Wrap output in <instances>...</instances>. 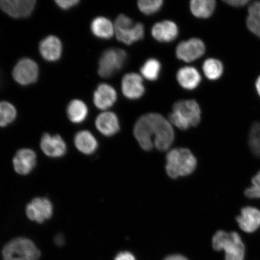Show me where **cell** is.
Wrapping results in <instances>:
<instances>
[{
  "instance_id": "obj_14",
  "label": "cell",
  "mask_w": 260,
  "mask_h": 260,
  "mask_svg": "<svg viewBox=\"0 0 260 260\" xmlns=\"http://www.w3.org/2000/svg\"><path fill=\"white\" fill-rule=\"evenodd\" d=\"M39 50L44 60L53 62L59 60L62 54V43L57 37L48 36L40 42Z\"/></svg>"
},
{
  "instance_id": "obj_19",
  "label": "cell",
  "mask_w": 260,
  "mask_h": 260,
  "mask_svg": "<svg viewBox=\"0 0 260 260\" xmlns=\"http://www.w3.org/2000/svg\"><path fill=\"white\" fill-rule=\"evenodd\" d=\"M95 126L104 136H112L119 131L120 124L118 116L112 112L105 111L97 116Z\"/></svg>"
},
{
  "instance_id": "obj_21",
  "label": "cell",
  "mask_w": 260,
  "mask_h": 260,
  "mask_svg": "<svg viewBox=\"0 0 260 260\" xmlns=\"http://www.w3.org/2000/svg\"><path fill=\"white\" fill-rule=\"evenodd\" d=\"M75 145L81 153L92 154L98 148V142L95 136L87 130L78 132L74 138Z\"/></svg>"
},
{
  "instance_id": "obj_31",
  "label": "cell",
  "mask_w": 260,
  "mask_h": 260,
  "mask_svg": "<svg viewBox=\"0 0 260 260\" xmlns=\"http://www.w3.org/2000/svg\"><path fill=\"white\" fill-rule=\"evenodd\" d=\"M246 25L248 30L256 37L260 38V19L247 16Z\"/></svg>"
},
{
  "instance_id": "obj_32",
  "label": "cell",
  "mask_w": 260,
  "mask_h": 260,
  "mask_svg": "<svg viewBox=\"0 0 260 260\" xmlns=\"http://www.w3.org/2000/svg\"><path fill=\"white\" fill-rule=\"evenodd\" d=\"M248 12L250 17L260 19V1L250 3Z\"/></svg>"
},
{
  "instance_id": "obj_9",
  "label": "cell",
  "mask_w": 260,
  "mask_h": 260,
  "mask_svg": "<svg viewBox=\"0 0 260 260\" xmlns=\"http://www.w3.org/2000/svg\"><path fill=\"white\" fill-rule=\"evenodd\" d=\"M206 45L199 38H191L177 45L175 53L179 60L190 63L202 57L206 53Z\"/></svg>"
},
{
  "instance_id": "obj_7",
  "label": "cell",
  "mask_w": 260,
  "mask_h": 260,
  "mask_svg": "<svg viewBox=\"0 0 260 260\" xmlns=\"http://www.w3.org/2000/svg\"><path fill=\"white\" fill-rule=\"evenodd\" d=\"M127 55L118 48H110L103 52L99 61L98 73L101 77H112L121 70L124 65Z\"/></svg>"
},
{
  "instance_id": "obj_12",
  "label": "cell",
  "mask_w": 260,
  "mask_h": 260,
  "mask_svg": "<svg viewBox=\"0 0 260 260\" xmlns=\"http://www.w3.org/2000/svg\"><path fill=\"white\" fill-rule=\"evenodd\" d=\"M121 89L126 99H139L145 92L142 76L134 73L125 74L122 78Z\"/></svg>"
},
{
  "instance_id": "obj_24",
  "label": "cell",
  "mask_w": 260,
  "mask_h": 260,
  "mask_svg": "<svg viewBox=\"0 0 260 260\" xmlns=\"http://www.w3.org/2000/svg\"><path fill=\"white\" fill-rule=\"evenodd\" d=\"M216 6L214 0H192L190 2L191 14L198 18H210L215 11Z\"/></svg>"
},
{
  "instance_id": "obj_20",
  "label": "cell",
  "mask_w": 260,
  "mask_h": 260,
  "mask_svg": "<svg viewBox=\"0 0 260 260\" xmlns=\"http://www.w3.org/2000/svg\"><path fill=\"white\" fill-rule=\"evenodd\" d=\"M178 83L183 89L191 90L196 89L201 82V76L196 68L184 67L180 68L177 74Z\"/></svg>"
},
{
  "instance_id": "obj_25",
  "label": "cell",
  "mask_w": 260,
  "mask_h": 260,
  "mask_svg": "<svg viewBox=\"0 0 260 260\" xmlns=\"http://www.w3.org/2000/svg\"><path fill=\"white\" fill-rule=\"evenodd\" d=\"M203 70L205 76L208 79L215 81L222 76L224 67L222 61L217 58H210L205 60Z\"/></svg>"
},
{
  "instance_id": "obj_5",
  "label": "cell",
  "mask_w": 260,
  "mask_h": 260,
  "mask_svg": "<svg viewBox=\"0 0 260 260\" xmlns=\"http://www.w3.org/2000/svg\"><path fill=\"white\" fill-rule=\"evenodd\" d=\"M2 255L3 260H38L41 252L31 240L19 237L6 244Z\"/></svg>"
},
{
  "instance_id": "obj_10",
  "label": "cell",
  "mask_w": 260,
  "mask_h": 260,
  "mask_svg": "<svg viewBox=\"0 0 260 260\" xmlns=\"http://www.w3.org/2000/svg\"><path fill=\"white\" fill-rule=\"evenodd\" d=\"M36 5L35 0H1L0 9L13 18H25L32 14Z\"/></svg>"
},
{
  "instance_id": "obj_16",
  "label": "cell",
  "mask_w": 260,
  "mask_h": 260,
  "mask_svg": "<svg viewBox=\"0 0 260 260\" xmlns=\"http://www.w3.org/2000/svg\"><path fill=\"white\" fill-rule=\"evenodd\" d=\"M117 92L110 84L102 83L98 86L93 93V101L96 108L106 110L115 105L117 100Z\"/></svg>"
},
{
  "instance_id": "obj_29",
  "label": "cell",
  "mask_w": 260,
  "mask_h": 260,
  "mask_svg": "<svg viewBox=\"0 0 260 260\" xmlns=\"http://www.w3.org/2000/svg\"><path fill=\"white\" fill-rule=\"evenodd\" d=\"M162 5V0H140L138 2L139 11L146 15L156 14L160 11Z\"/></svg>"
},
{
  "instance_id": "obj_11",
  "label": "cell",
  "mask_w": 260,
  "mask_h": 260,
  "mask_svg": "<svg viewBox=\"0 0 260 260\" xmlns=\"http://www.w3.org/2000/svg\"><path fill=\"white\" fill-rule=\"evenodd\" d=\"M25 211L29 219L41 223L53 216V206L47 198H37L28 203Z\"/></svg>"
},
{
  "instance_id": "obj_23",
  "label": "cell",
  "mask_w": 260,
  "mask_h": 260,
  "mask_svg": "<svg viewBox=\"0 0 260 260\" xmlns=\"http://www.w3.org/2000/svg\"><path fill=\"white\" fill-rule=\"evenodd\" d=\"M88 112L86 103L78 99L71 101L67 109L68 119L74 123H80L85 121Z\"/></svg>"
},
{
  "instance_id": "obj_3",
  "label": "cell",
  "mask_w": 260,
  "mask_h": 260,
  "mask_svg": "<svg viewBox=\"0 0 260 260\" xmlns=\"http://www.w3.org/2000/svg\"><path fill=\"white\" fill-rule=\"evenodd\" d=\"M166 170L169 176L173 178L186 176L193 173L197 168L196 158L189 149H174L167 155Z\"/></svg>"
},
{
  "instance_id": "obj_6",
  "label": "cell",
  "mask_w": 260,
  "mask_h": 260,
  "mask_svg": "<svg viewBox=\"0 0 260 260\" xmlns=\"http://www.w3.org/2000/svg\"><path fill=\"white\" fill-rule=\"evenodd\" d=\"M114 25L117 40L125 45H132L144 37V25L141 22L134 23L132 19L125 15H119Z\"/></svg>"
},
{
  "instance_id": "obj_17",
  "label": "cell",
  "mask_w": 260,
  "mask_h": 260,
  "mask_svg": "<svg viewBox=\"0 0 260 260\" xmlns=\"http://www.w3.org/2000/svg\"><path fill=\"white\" fill-rule=\"evenodd\" d=\"M236 220L240 229L247 233L256 232L260 226V210L253 207H245L241 210Z\"/></svg>"
},
{
  "instance_id": "obj_28",
  "label": "cell",
  "mask_w": 260,
  "mask_h": 260,
  "mask_svg": "<svg viewBox=\"0 0 260 260\" xmlns=\"http://www.w3.org/2000/svg\"><path fill=\"white\" fill-rule=\"evenodd\" d=\"M248 144L252 153L260 158V122L253 123L250 129Z\"/></svg>"
},
{
  "instance_id": "obj_35",
  "label": "cell",
  "mask_w": 260,
  "mask_h": 260,
  "mask_svg": "<svg viewBox=\"0 0 260 260\" xmlns=\"http://www.w3.org/2000/svg\"><path fill=\"white\" fill-rule=\"evenodd\" d=\"M115 260H136L132 253L128 252H120L117 255Z\"/></svg>"
},
{
  "instance_id": "obj_2",
  "label": "cell",
  "mask_w": 260,
  "mask_h": 260,
  "mask_svg": "<svg viewBox=\"0 0 260 260\" xmlns=\"http://www.w3.org/2000/svg\"><path fill=\"white\" fill-rule=\"evenodd\" d=\"M169 118L171 124L181 130L197 126L201 118L200 105L193 100H179L174 103Z\"/></svg>"
},
{
  "instance_id": "obj_36",
  "label": "cell",
  "mask_w": 260,
  "mask_h": 260,
  "mask_svg": "<svg viewBox=\"0 0 260 260\" xmlns=\"http://www.w3.org/2000/svg\"><path fill=\"white\" fill-rule=\"evenodd\" d=\"M54 242L58 246H61L64 245L65 242L64 237L63 235H58L54 239Z\"/></svg>"
},
{
  "instance_id": "obj_4",
  "label": "cell",
  "mask_w": 260,
  "mask_h": 260,
  "mask_svg": "<svg viewBox=\"0 0 260 260\" xmlns=\"http://www.w3.org/2000/svg\"><path fill=\"white\" fill-rule=\"evenodd\" d=\"M212 245L214 250L225 252V260H244L245 246L236 232L218 231L214 235Z\"/></svg>"
},
{
  "instance_id": "obj_37",
  "label": "cell",
  "mask_w": 260,
  "mask_h": 260,
  "mask_svg": "<svg viewBox=\"0 0 260 260\" xmlns=\"http://www.w3.org/2000/svg\"><path fill=\"white\" fill-rule=\"evenodd\" d=\"M165 260H188L184 256L180 255H173L168 256Z\"/></svg>"
},
{
  "instance_id": "obj_22",
  "label": "cell",
  "mask_w": 260,
  "mask_h": 260,
  "mask_svg": "<svg viewBox=\"0 0 260 260\" xmlns=\"http://www.w3.org/2000/svg\"><path fill=\"white\" fill-rule=\"evenodd\" d=\"M91 31L96 37L109 40L115 34V25L108 18L99 16L93 19L90 25Z\"/></svg>"
},
{
  "instance_id": "obj_27",
  "label": "cell",
  "mask_w": 260,
  "mask_h": 260,
  "mask_svg": "<svg viewBox=\"0 0 260 260\" xmlns=\"http://www.w3.org/2000/svg\"><path fill=\"white\" fill-rule=\"evenodd\" d=\"M17 116L15 107L8 102H0V127H5L14 122Z\"/></svg>"
},
{
  "instance_id": "obj_34",
  "label": "cell",
  "mask_w": 260,
  "mask_h": 260,
  "mask_svg": "<svg viewBox=\"0 0 260 260\" xmlns=\"http://www.w3.org/2000/svg\"><path fill=\"white\" fill-rule=\"evenodd\" d=\"M228 5L235 8H240L249 5L251 2L249 0H226L224 1Z\"/></svg>"
},
{
  "instance_id": "obj_18",
  "label": "cell",
  "mask_w": 260,
  "mask_h": 260,
  "mask_svg": "<svg viewBox=\"0 0 260 260\" xmlns=\"http://www.w3.org/2000/svg\"><path fill=\"white\" fill-rule=\"evenodd\" d=\"M179 30L174 22L162 21L155 24L152 28L151 34L155 40L164 43L173 41L178 37Z\"/></svg>"
},
{
  "instance_id": "obj_8",
  "label": "cell",
  "mask_w": 260,
  "mask_h": 260,
  "mask_svg": "<svg viewBox=\"0 0 260 260\" xmlns=\"http://www.w3.org/2000/svg\"><path fill=\"white\" fill-rule=\"evenodd\" d=\"M40 76V68L30 58L19 60L13 69L12 77L21 86H28L37 82Z\"/></svg>"
},
{
  "instance_id": "obj_15",
  "label": "cell",
  "mask_w": 260,
  "mask_h": 260,
  "mask_svg": "<svg viewBox=\"0 0 260 260\" xmlns=\"http://www.w3.org/2000/svg\"><path fill=\"white\" fill-rule=\"evenodd\" d=\"M37 154L30 149H21L13 159V165L16 173L26 175L34 170L37 165Z\"/></svg>"
},
{
  "instance_id": "obj_26",
  "label": "cell",
  "mask_w": 260,
  "mask_h": 260,
  "mask_svg": "<svg viewBox=\"0 0 260 260\" xmlns=\"http://www.w3.org/2000/svg\"><path fill=\"white\" fill-rule=\"evenodd\" d=\"M161 63L156 58H149L146 60L141 68L142 77L149 81H155L160 76L161 71Z\"/></svg>"
},
{
  "instance_id": "obj_30",
  "label": "cell",
  "mask_w": 260,
  "mask_h": 260,
  "mask_svg": "<svg viewBox=\"0 0 260 260\" xmlns=\"http://www.w3.org/2000/svg\"><path fill=\"white\" fill-rule=\"evenodd\" d=\"M252 184L245 190V196L250 199H260V171L252 177Z\"/></svg>"
},
{
  "instance_id": "obj_33",
  "label": "cell",
  "mask_w": 260,
  "mask_h": 260,
  "mask_svg": "<svg viewBox=\"0 0 260 260\" xmlns=\"http://www.w3.org/2000/svg\"><path fill=\"white\" fill-rule=\"evenodd\" d=\"M58 7L62 10H69L79 4V0H57Z\"/></svg>"
},
{
  "instance_id": "obj_1",
  "label": "cell",
  "mask_w": 260,
  "mask_h": 260,
  "mask_svg": "<svg viewBox=\"0 0 260 260\" xmlns=\"http://www.w3.org/2000/svg\"><path fill=\"white\" fill-rule=\"evenodd\" d=\"M133 132L139 144L146 151L151 150L154 145L158 150H167L174 140V129L170 121L156 113L140 117Z\"/></svg>"
},
{
  "instance_id": "obj_13",
  "label": "cell",
  "mask_w": 260,
  "mask_h": 260,
  "mask_svg": "<svg viewBox=\"0 0 260 260\" xmlns=\"http://www.w3.org/2000/svg\"><path fill=\"white\" fill-rule=\"evenodd\" d=\"M41 148L49 157L60 158L67 153L66 143L60 136L45 133L41 138Z\"/></svg>"
},
{
  "instance_id": "obj_38",
  "label": "cell",
  "mask_w": 260,
  "mask_h": 260,
  "mask_svg": "<svg viewBox=\"0 0 260 260\" xmlns=\"http://www.w3.org/2000/svg\"><path fill=\"white\" fill-rule=\"evenodd\" d=\"M255 86L256 93H258V96L260 97V75L256 78Z\"/></svg>"
}]
</instances>
